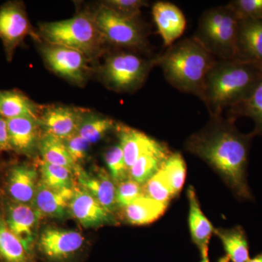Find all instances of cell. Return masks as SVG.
Here are the masks:
<instances>
[{"label":"cell","instance_id":"6da1fadb","mask_svg":"<svg viewBox=\"0 0 262 262\" xmlns=\"http://www.w3.org/2000/svg\"><path fill=\"white\" fill-rule=\"evenodd\" d=\"M235 120L210 116L206 125L187 138L184 147L220 176L239 201H252L248 183V165L254 136L239 132Z\"/></svg>","mask_w":262,"mask_h":262},{"label":"cell","instance_id":"7a4b0ae2","mask_svg":"<svg viewBox=\"0 0 262 262\" xmlns=\"http://www.w3.org/2000/svg\"><path fill=\"white\" fill-rule=\"evenodd\" d=\"M262 79V67L242 60H217L208 72L200 98L210 116L244 101Z\"/></svg>","mask_w":262,"mask_h":262},{"label":"cell","instance_id":"3957f363","mask_svg":"<svg viewBox=\"0 0 262 262\" xmlns=\"http://www.w3.org/2000/svg\"><path fill=\"white\" fill-rule=\"evenodd\" d=\"M217 61L194 36L169 46L158 56V67L174 89L200 97L208 72Z\"/></svg>","mask_w":262,"mask_h":262},{"label":"cell","instance_id":"277c9868","mask_svg":"<svg viewBox=\"0 0 262 262\" xmlns=\"http://www.w3.org/2000/svg\"><path fill=\"white\" fill-rule=\"evenodd\" d=\"M239 24L241 18L227 3L206 10L193 36L217 60L235 59Z\"/></svg>","mask_w":262,"mask_h":262},{"label":"cell","instance_id":"5b68a950","mask_svg":"<svg viewBox=\"0 0 262 262\" xmlns=\"http://www.w3.org/2000/svg\"><path fill=\"white\" fill-rule=\"evenodd\" d=\"M39 32L48 45L75 50L88 58L100 53L106 42L98 32L94 14L88 12L66 20L43 23Z\"/></svg>","mask_w":262,"mask_h":262},{"label":"cell","instance_id":"8992f818","mask_svg":"<svg viewBox=\"0 0 262 262\" xmlns=\"http://www.w3.org/2000/svg\"><path fill=\"white\" fill-rule=\"evenodd\" d=\"M158 56L143 57L132 52L113 53L101 68L104 83L117 92H133L140 89L153 67L158 66Z\"/></svg>","mask_w":262,"mask_h":262},{"label":"cell","instance_id":"52a82bcc","mask_svg":"<svg viewBox=\"0 0 262 262\" xmlns=\"http://www.w3.org/2000/svg\"><path fill=\"white\" fill-rule=\"evenodd\" d=\"M95 23L105 42L116 47L149 53L147 32L139 18H131L101 4L94 14Z\"/></svg>","mask_w":262,"mask_h":262},{"label":"cell","instance_id":"ba28073f","mask_svg":"<svg viewBox=\"0 0 262 262\" xmlns=\"http://www.w3.org/2000/svg\"><path fill=\"white\" fill-rule=\"evenodd\" d=\"M27 36L37 39L29 21L24 4L20 2L10 1L0 7V39L4 46L7 59L10 61L16 48Z\"/></svg>","mask_w":262,"mask_h":262},{"label":"cell","instance_id":"9c48e42d","mask_svg":"<svg viewBox=\"0 0 262 262\" xmlns=\"http://www.w3.org/2000/svg\"><path fill=\"white\" fill-rule=\"evenodd\" d=\"M42 55L46 64L57 75L77 84L87 80L88 58L80 52L48 45L42 48Z\"/></svg>","mask_w":262,"mask_h":262},{"label":"cell","instance_id":"30bf717a","mask_svg":"<svg viewBox=\"0 0 262 262\" xmlns=\"http://www.w3.org/2000/svg\"><path fill=\"white\" fill-rule=\"evenodd\" d=\"M84 241L82 234L76 231L49 228L41 234L38 248L52 262H67L80 251Z\"/></svg>","mask_w":262,"mask_h":262},{"label":"cell","instance_id":"8fae6325","mask_svg":"<svg viewBox=\"0 0 262 262\" xmlns=\"http://www.w3.org/2000/svg\"><path fill=\"white\" fill-rule=\"evenodd\" d=\"M87 111L69 106H51L42 108L39 122L46 134L65 140L79 130Z\"/></svg>","mask_w":262,"mask_h":262},{"label":"cell","instance_id":"7c38bea8","mask_svg":"<svg viewBox=\"0 0 262 262\" xmlns=\"http://www.w3.org/2000/svg\"><path fill=\"white\" fill-rule=\"evenodd\" d=\"M74 174L80 187L94 196L106 211L113 213L116 210V184L106 170L99 169L95 173H88L77 165Z\"/></svg>","mask_w":262,"mask_h":262},{"label":"cell","instance_id":"4fadbf2b","mask_svg":"<svg viewBox=\"0 0 262 262\" xmlns=\"http://www.w3.org/2000/svg\"><path fill=\"white\" fill-rule=\"evenodd\" d=\"M4 218L8 228L31 254L35 239V229L39 220L37 212L32 206L13 201L7 206Z\"/></svg>","mask_w":262,"mask_h":262},{"label":"cell","instance_id":"5bb4252c","mask_svg":"<svg viewBox=\"0 0 262 262\" xmlns=\"http://www.w3.org/2000/svg\"><path fill=\"white\" fill-rule=\"evenodd\" d=\"M151 13L164 45L168 48L184 34L187 27L185 15L178 6L165 1L155 3Z\"/></svg>","mask_w":262,"mask_h":262},{"label":"cell","instance_id":"9a60e30c","mask_svg":"<svg viewBox=\"0 0 262 262\" xmlns=\"http://www.w3.org/2000/svg\"><path fill=\"white\" fill-rule=\"evenodd\" d=\"M71 213L86 228L99 227L112 223L113 215L106 211L94 196L82 188L75 187L70 202Z\"/></svg>","mask_w":262,"mask_h":262},{"label":"cell","instance_id":"2e32d148","mask_svg":"<svg viewBox=\"0 0 262 262\" xmlns=\"http://www.w3.org/2000/svg\"><path fill=\"white\" fill-rule=\"evenodd\" d=\"M74 188L56 190L48 187L42 182L38 183L32 206L37 212L39 219L41 217L61 218L64 216L73 196Z\"/></svg>","mask_w":262,"mask_h":262},{"label":"cell","instance_id":"e0dca14e","mask_svg":"<svg viewBox=\"0 0 262 262\" xmlns=\"http://www.w3.org/2000/svg\"><path fill=\"white\" fill-rule=\"evenodd\" d=\"M10 149L22 155H31L39 146V119L19 117L7 120Z\"/></svg>","mask_w":262,"mask_h":262},{"label":"cell","instance_id":"ac0fdd59","mask_svg":"<svg viewBox=\"0 0 262 262\" xmlns=\"http://www.w3.org/2000/svg\"><path fill=\"white\" fill-rule=\"evenodd\" d=\"M187 198L189 207L188 222L191 237L199 250L201 256L208 255L209 243L215 228L202 211L195 189L192 186L188 188Z\"/></svg>","mask_w":262,"mask_h":262},{"label":"cell","instance_id":"d6986e66","mask_svg":"<svg viewBox=\"0 0 262 262\" xmlns=\"http://www.w3.org/2000/svg\"><path fill=\"white\" fill-rule=\"evenodd\" d=\"M37 173L27 164L12 167L8 173L7 189L15 203L32 206L38 185Z\"/></svg>","mask_w":262,"mask_h":262},{"label":"cell","instance_id":"ffe728a7","mask_svg":"<svg viewBox=\"0 0 262 262\" xmlns=\"http://www.w3.org/2000/svg\"><path fill=\"white\" fill-rule=\"evenodd\" d=\"M235 59L262 67V20L241 19Z\"/></svg>","mask_w":262,"mask_h":262},{"label":"cell","instance_id":"44dd1931","mask_svg":"<svg viewBox=\"0 0 262 262\" xmlns=\"http://www.w3.org/2000/svg\"><path fill=\"white\" fill-rule=\"evenodd\" d=\"M172 151L165 143L155 141L152 146L138 158L128 172V178L144 185L161 168Z\"/></svg>","mask_w":262,"mask_h":262},{"label":"cell","instance_id":"7402d4cb","mask_svg":"<svg viewBox=\"0 0 262 262\" xmlns=\"http://www.w3.org/2000/svg\"><path fill=\"white\" fill-rule=\"evenodd\" d=\"M42 108L18 90H0V115L6 120L19 117L39 119Z\"/></svg>","mask_w":262,"mask_h":262},{"label":"cell","instance_id":"603a6c76","mask_svg":"<svg viewBox=\"0 0 262 262\" xmlns=\"http://www.w3.org/2000/svg\"><path fill=\"white\" fill-rule=\"evenodd\" d=\"M223 246L225 255L220 262H248L249 246L247 235L241 226L230 229L218 228L214 232Z\"/></svg>","mask_w":262,"mask_h":262},{"label":"cell","instance_id":"cb8c5ba5","mask_svg":"<svg viewBox=\"0 0 262 262\" xmlns=\"http://www.w3.org/2000/svg\"><path fill=\"white\" fill-rule=\"evenodd\" d=\"M120 145L123 151L127 170L136 163L138 158L155 142V139L144 133L131 128L127 125L117 123L116 129Z\"/></svg>","mask_w":262,"mask_h":262},{"label":"cell","instance_id":"d4e9b609","mask_svg":"<svg viewBox=\"0 0 262 262\" xmlns=\"http://www.w3.org/2000/svg\"><path fill=\"white\" fill-rule=\"evenodd\" d=\"M168 206L143 195L123 208L124 219L132 225H149L163 216Z\"/></svg>","mask_w":262,"mask_h":262},{"label":"cell","instance_id":"484cf974","mask_svg":"<svg viewBox=\"0 0 262 262\" xmlns=\"http://www.w3.org/2000/svg\"><path fill=\"white\" fill-rule=\"evenodd\" d=\"M228 118L247 117L254 122L253 136L262 135V79L246 99L228 110Z\"/></svg>","mask_w":262,"mask_h":262},{"label":"cell","instance_id":"4316f807","mask_svg":"<svg viewBox=\"0 0 262 262\" xmlns=\"http://www.w3.org/2000/svg\"><path fill=\"white\" fill-rule=\"evenodd\" d=\"M0 260L2 262H31V254L0 215Z\"/></svg>","mask_w":262,"mask_h":262},{"label":"cell","instance_id":"83f0119b","mask_svg":"<svg viewBox=\"0 0 262 262\" xmlns=\"http://www.w3.org/2000/svg\"><path fill=\"white\" fill-rule=\"evenodd\" d=\"M38 147L42 155V161L64 166L74 172L77 165L69 154L63 140L46 134L39 141Z\"/></svg>","mask_w":262,"mask_h":262},{"label":"cell","instance_id":"f1b7e54d","mask_svg":"<svg viewBox=\"0 0 262 262\" xmlns=\"http://www.w3.org/2000/svg\"><path fill=\"white\" fill-rule=\"evenodd\" d=\"M117 123L110 117L86 113L77 134L91 145L96 144L110 131L116 129Z\"/></svg>","mask_w":262,"mask_h":262},{"label":"cell","instance_id":"f546056e","mask_svg":"<svg viewBox=\"0 0 262 262\" xmlns=\"http://www.w3.org/2000/svg\"><path fill=\"white\" fill-rule=\"evenodd\" d=\"M160 171L168 182L174 195L177 196L182 191L187 176V165L182 154L172 152L162 165Z\"/></svg>","mask_w":262,"mask_h":262},{"label":"cell","instance_id":"4dcf8cb0","mask_svg":"<svg viewBox=\"0 0 262 262\" xmlns=\"http://www.w3.org/2000/svg\"><path fill=\"white\" fill-rule=\"evenodd\" d=\"M42 182L45 185L56 190L73 189V170L61 165L42 161L40 165Z\"/></svg>","mask_w":262,"mask_h":262},{"label":"cell","instance_id":"1f68e13d","mask_svg":"<svg viewBox=\"0 0 262 262\" xmlns=\"http://www.w3.org/2000/svg\"><path fill=\"white\" fill-rule=\"evenodd\" d=\"M143 189L144 195L163 204L169 205L176 198L160 170L143 185Z\"/></svg>","mask_w":262,"mask_h":262},{"label":"cell","instance_id":"d6a6232c","mask_svg":"<svg viewBox=\"0 0 262 262\" xmlns=\"http://www.w3.org/2000/svg\"><path fill=\"white\" fill-rule=\"evenodd\" d=\"M104 159L110 177L115 184H119L128 179V170L120 144L110 148L104 155Z\"/></svg>","mask_w":262,"mask_h":262},{"label":"cell","instance_id":"836d02e7","mask_svg":"<svg viewBox=\"0 0 262 262\" xmlns=\"http://www.w3.org/2000/svg\"><path fill=\"white\" fill-rule=\"evenodd\" d=\"M143 195V185L132 179L128 178L117 184L116 200L117 206L120 208H125Z\"/></svg>","mask_w":262,"mask_h":262},{"label":"cell","instance_id":"e575fe53","mask_svg":"<svg viewBox=\"0 0 262 262\" xmlns=\"http://www.w3.org/2000/svg\"><path fill=\"white\" fill-rule=\"evenodd\" d=\"M229 5L241 19L262 20V0H233Z\"/></svg>","mask_w":262,"mask_h":262},{"label":"cell","instance_id":"d590c367","mask_svg":"<svg viewBox=\"0 0 262 262\" xmlns=\"http://www.w3.org/2000/svg\"><path fill=\"white\" fill-rule=\"evenodd\" d=\"M102 4L125 16L139 18L141 8L149 3L144 0H108Z\"/></svg>","mask_w":262,"mask_h":262},{"label":"cell","instance_id":"8d00e7d4","mask_svg":"<svg viewBox=\"0 0 262 262\" xmlns=\"http://www.w3.org/2000/svg\"><path fill=\"white\" fill-rule=\"evenodd\" d=\"M67 146V151L76 165L86 158L90 144L84 140L77 133L63 140Z\"/></svg>","mask_w":262,"mask_h":262},{"label":"cell","instance_id":"74e56055","mask_svg":"<svg viewBox=\"0 0 262 262\" xmlns=\"http://www.w3.org/2000/svg\"><path fill=\"white\" fill-rule=\"evenodd\" d=\"M10 149L8 136V122L5 117L0 115V152Z\"/></svg>","mask_w":262,"mask_h":262},{"label":"cell","instance_id":"f35d334b","mask_svg":"<svg viewBox=\"0 0 262 262\" xmlns=\"http://www.w3.org/2000/svg\"><path fill=\"white\" fill-rule=\"evenodd\" d=\"M248 262H262V253H258L252 258H250Z\"/></svg>","mask_w":262,"mask_h":262},{"label":"cell","instance_id":"ab89813d","mask_svg":"<svg viewBox=\"0 0 262 262\" xmlns=\"http://www.w3.org/2000/svg\"><path fill=\"white\" fill-rule=\"evenodd\" d=\"M201 262H210L209 258H208V255H205V256H201Z\"/></svg>","mask_w":262,"mask_h":262}]
</instances>
